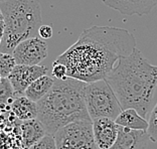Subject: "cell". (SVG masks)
Wrapping results in <instances>:
<instances>
[{
  "instance_id": "1",
  "label": "cell",
  "mask_w": 157,
  "mask_h": 149,
  "mask_svg": "<svg viewBox=\"0 0 157 149\" xmlns=\"http://www.w3.org/2000/svg\"><path fill=\"white\" fill-rule=\"evenodd\" d=\"M136 48L129 30L94 25L86 28L78 40L62 54L56 62L67 69V77L85 83L104 80L120 59Z\"/></svg>"
},
{
  "instance_id": "2",
  "label": "cell",
  "mask_w": 157,
  "mask_h": 149,
  "mask_svg": "<svg viewBox=\"0 0 157 149\" xmlns=\"http://www.w3.org/2000/svg\"><path fill=\"white\" fill-rule=\"evenodd\" d=\"M117 96L122 109H135L142 117L147 115L157 87L156 66L145 59L137 48L120 59L105 78Z\"/></svg>"
},
{
  "instance_id": "3",
  "label": "cell",
  "mask_w": 157,
  "mask_h": 149,
  "mask_svg": "<svg viewBox=\"0 0 157 149\" xmlns=\"http://www.w3.org/2000/svg\"><path fill=\"white\" fill-rule=\"evenodd\" d=\"M87 83L74 78L55 79L53 86L37 105V119L46 133L55 135L66 125L78 121H92L85 103Z\"/></svg>"
},
{
  "instance_id": "4",
  "label": "cell",
  "mask_w": 157,
  "mask_h": 149,
  "mask_svg": "<svg viewBox=\"0 0 157 149\" xmlns=\"http://www.w3.org/2000/svg\"><path fill=\"white\" fill-rule=\"evenodd\" d=\"M0 10L5 23L1 52L12 54L19 42L38 35L42 25L39 0H5L0 3Z\"/></svg>"
},
{
  "instance_id": "5",
  "label": "cell",
  "mask_w": 157,
  "mask_h": 149,
  "mask_svg": "<svg viewBox=\"0 0 157 149\" xmlns=\"http://www.w3.org/2000/svg\"><path fill=\"white\" fill-rule=\"evenodd\" d=\"M85 103L92 121L98 118L115 120L123 110L113 89L105 79L87 83Z\"/></svg>"
},
{
  "instance_id": "6",
  "label": "cell",
  "mask_w": 157,
  "mask_h": 149,
  "mask_svg": "<svg viewBox=\"0 0 157 149\" xmlns=\"http://www.w3.org/2000/svg\"><path fill=\"white\" fill-rule=\"evenodd\" d=\"M53 137L56 149H99L93 134L92 121L70 123Z\"/></svg>"
},
{
  "instance_id": "7",
  "label": "cell",
  "mask_w": 157,
  "mask_h": 149,
  "mask_svg": "<svg viewBox=\"0 0 157 149\" xmlns=\"http://www.w3.org/2000/svg\"><path fill=\"white\" fill-rule=\"evenodd\" d=\"M16 65L37 66L48 56V44L37 36L19 42L12 54Z\"/></svg>"
},
{
  "instance_id": "8",
  "label": "cell",
  "mask_w": 157,
  "mask_h": 149,
  "mask_svg": "<svg viewBox=\"0 0 157 149\" xmlns=\"http://www.w3.org/2000/svg\"><path fill=\"white\" fill-rule=\"evenodd\" d=\"M49 68L46 66H22L16 65L7 79L12 85L15 98L24 95V92L31 83L41 76L48 74Z\"/></svg>"
},
{
  "instance_id": "9",
  "label": "cell",
  "mask_w": 157,
  "mask_h": 149,
  "mask_svg": "<svg viewBox=\"0 0 157 149\" xmlns=\"http://www.w3.org/2000/svg\"><path fill=\"white\" fill-rule=\"evenodd\" d=\"M93 134L99 149H110L118 136L119 125L108 118H98L92 121Z\"/></svg>"
},
{
  "instance_id": "10",
  "label": "cell",
  "mask_w": 157,
  "mask_h": 149,
  "mask_svg": "<svg viewBox=\"0 0 157 149\" xmlns=\"http://www.w3.org/2000/svg\"><path fill=\"white\" fill-rule=\"evenodd\" d=\"M107 6L124 15H145L157 6V0H103Z\"/></svg>"
},
{
  "instance_id": "11",
  "label": "cell",
  "mask_w": 157,
  "mask_h": 149,
  "mask_svg": "<svg viewBox=\"0 0 157 149\" xmlns=\"http://www.w3.org/2000/svg\"><path fill=\"white\" fill-rule=\"evenodd\" d=\"M148 140L147 131L132 130L119 126L117 139L110 149H145Z\"/></svg>"
},
{
  "instance_id": "12",
  "label": "cell",
  "mask_w": 157,
  "mask_h": 149,
  "mask_svg": "<svg viewBox=\"0 0 157 149\" xmlns=\"http://www.w3.org/2000/svg\"><path fill=\"white\" fill-rule=\"evenodd\" d=\"M21 128V137H22V144L26 149L33 146L44 138L46 134V131L42 126V124L39 122V120L33 119L23 121L20 126Z\"/></svg>"
},
{
  "instance_id": "13",
  "label": "cell",
  "mask_w": 157,
  "mask_h": 149,
  "mask_svg": "<svg viewBox=\"0 0 157 149\" xmlns=\"http://www.w3.org/2000/svg\"><path fill=\"white\" fill-rule=\"evenodd\" d=\"M117 125L132 130H144L148 128V121L142 117L135 109L128 108L122 110L119 116L114 120Z\"/></svg>"
},
{
  "instance_id": "14",
  "label": "cell",
  "mask_w": 157,
  "mask_h": 149,
  "mask_svg": "<svg viewBox=\"0 0 157 149\" xmlns=\"http://www.w3.org/2000/svg\"><path fill=\"white\" fill-rule=\"evenodd\" d=\"M11 111L17 118L26 121L37 118V105L26 98L25 96H18L11 103Z\"/></svg>"
},
{
  "instance_id": "15",
  "label": "cell",
  "mask_w": 157,
  "mask_h": 149,
  "mask_svg": "<svg viewBox=\"0 0 157 149\" xmlns=\"http://www.w3.org/2000/svg\"><path fill=\"white\" fill-rule=\"evenodd\" d=\"M53 83H55V79L52 77H49L48 74L41 76L27 87L24 92V96L33 102L37 103L51 91Z\"/></svg>"
},
{
  "instance_id": "16",
  "label": "cell",
  "mask_w": 157,
  "mask_h": 149,
  "mask_svg": "<svg viewBox=\"0 0 157 149\" xmlns=\"http://www.w3.org/2000/svg\"><path fill=\"white\" fill-rule=\"evenodd\" d=\"M15 99V94L11 83L7 78H0V104L12 103Z\"/></svg>"
},
{
  "instance_id": "17",
  "label": "cell",
  "mask_w": 157,
  "mask_h": 149,
  "mask_svg": "<svg viewBox=\"0 0 157 149\" xmlns=\"http://www.w3.org/2000/svg\"><path fill=\"white\" fill-rule=\"evenodd\" d=\"M15 66V59L11 54L0 52V78H8Z\"/></svg>"
},
{
  "instance_id": "18",
  "label": "cell",
  "mask_w": 157,
  "mask_h": 149,
  "mask_svg": "<svg viewBox=\"0 0 157 149\" xmlns=\"http://www.w3.org/2000/svg\"><path fill=\"white\" fill-rule=\"evenodd\" d=\"M147 134L152 142H157V103L153 107L148 121Z\"/></svg>"
},
{
  "instance_id": "19",
  "label": "cell",
  "mask_w": 157,
  "mask_h": 149,
  "mask_svg": "<svg viewBox=\"0 0 157 149\" xmlns=\"http://www.w3.org/2000/svg\"><path fill=\"white\" fill-rule=\"evenodd\" d=\"M28 149H56L55 137H53V135L46 134L44 138H41L40 140L37 141L36 143L30 146Z\"/></svg>"
},
{
  "instance_id": "20",
  "label": "cell",
  "mask_w": 157,
  "mask_h": 149,
  "mask_svg": "<svg viewBox=\"0 0 157 149\" xmlns=\"http://www.w3.org/2000/svg\"><path fill=\"white\" fill-rule=\"evenodd\" d=\"M52 74L53 79L56 80H65L67 77V69L65 65H63L62 63H59L55 61L52 63Z\"/></svg>"
},
{
  "instance_id": "21",
  "label": "cell",
  "mask_w": 157,
  "mask_h": 149,
  "mask_svg": "<svg viewBox=\"0 0 157 149\" xmlns=\"http://www.w3.org/2000/svg\"><path fill=\"white\" fill-rule=\"evenodd\" d=\"M53 34V30L51 25H41L38 29V36L42 40H48Z\"/></svg>"
},
{
  "instance_id": "22",
  "label": "cell",
  "mask_w": 157,
  "mask_h": 149,
  "mask_svg": "<svg viewBox=\"0 0 157 149\" xmlns=\"http://www.w3.org/2000/svg\"><path fill=\"white\" fill-rule=\"evenodd\" d=\"M4 27H5L4 18H3L2 12H1V10H0V44H1L3 34H4Z\"/></svg>"
},
{
  "instance_id": "23",
  "label": "cell",
  "mask_w": 157,
  "mask_h": 149,
  "mask_svg": "<svg viewBox=\"0 0 157 149\" xmlns=\"http://www.w3.org/2000/svg\"><path fill=\"white\" fill-rule=\"evenodd\" d=\"M3 1H5V0H0V3H1V2H3Z\"/></svg>"
},
{
  "instance_id": "24",
  "label": "cell",
  "mask_w": 157,
  "mask_h": 149,
  "mask_svg": "<svg viewBox=\"0 0 157 149\" xmlns=\"http://www.w3.org/2000/svg\"><path fill=\"white\" fill-rule=\"evenodd\" d=\"M156 71H157V66H156Z\"/></svg>"
}]
</instances>
